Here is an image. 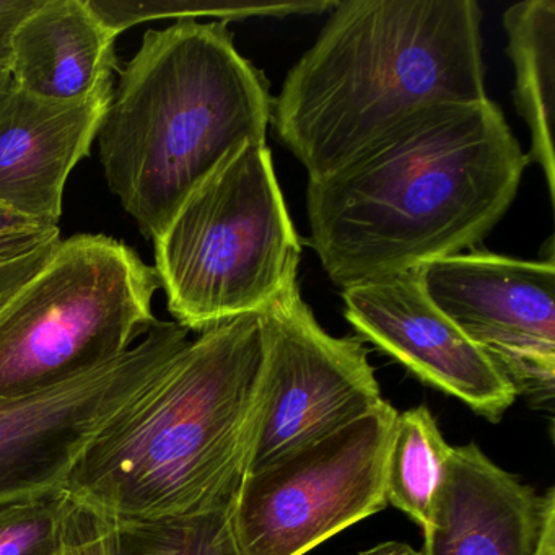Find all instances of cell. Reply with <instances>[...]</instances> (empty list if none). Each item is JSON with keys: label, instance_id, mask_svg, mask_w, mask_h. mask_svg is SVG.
Segmentation results:
<instances>
[{"label": "cell", "instance_id": "1", "mask_svg": "<svg viewBox=\"0 0 555 555\" xmlns=\"http://www.w3.org/2000/svg\"><path fill=\"white\" fill-rule=\"evenodd\" d=\"M528 164L492 100L425 106L308 180L311 246L343 291L460 255L502 220Z\"/></svg>", "mask_w": 555, "mask_h": 555}, {"label": "cell", "instance_id": "2", "mask_svg": "<svg viewBox=\"0 0 555 555\" xmlns=\"http://www.w3.org/2000/svg\"><path fill=\"white\" fill-rule=\"evenodd\" d=\"M262 389L259 314L204 331L92 441L67 493L115 522L230 508L248 470Z\"/></svg>", "mask_w": 555, "mask_h": 555}, {"label": "cell", "instance_id": "3", "mask_svg": "<svg viewBox=\"0 0 555 555\" xmlns=\"http://www.w3.org/2000/svg\"><path fill=\"white\" fill-rule=\"evenodd\" d=\"M480 22L474 0L336 2L272 99L275 135L320 180L425 106L489 99Z\"/></svg>", "mask_w": 555, "mask_h": 555}, {"label": "cell", "instance_id": "4", "mask_svg": "<svg viewBox=\"0 0 555 555\" xmlns=\"http://www.w3.org/2000/svg\"><path fill=\"white\" fill-rule=\"evenodd\" d=\"M116 73L96 138L100 162L109 191L154 240L230 154L266 141L272 96L223 21L151 28Z\"/></svg>", "mask_w": 555, "mask_h": 555}, {"label": "cell", "instance_id": "5", "mask_svg": "<svg viewBox=\"0 0 555 555\" xmlns=\"http://www.w3.org/2000/svg\"><path fill=\"white\" fill-rule=\"evenodd\" d=\"M175 323L204 333L297 287L301 245L266 141L230 154L155 236Z\"/></svg>", "mask_w": 555, "mask_h": 555}, {"label": "cell", "instance_id": "6", "mask_svg": "<svg viewBox=\"0 0 555 555\" xmlns=\"http://www.w3.org/2000/svg\"><path fill=\"white\" fill-rule=\"evenodd\" d=\"M154 266L119 240H61L0 308V401L61 385L125 356L157 324Z\"/></svg>", "mask_w": 555, "mask_h": 555}, {"label": "cell", "instance_id": "7", "mask_svg": "<svg viewBox=\"0 0 555 555\" xmlns=\"http://www.w3.org/2000/svg\"><path fill=\"white\" fill-rule=\"evenodd\" d=\"M396 415L383 401L246 474L230 508L240 555H305L385 509L386 450Z\"/></svg>", "mask_w": 555, "mask_h": 555}, {"label": "cell", "instance_id": "8", "mask_svg": "<svg viewBox=\"0 0 555 555\" xmlns=\"http://www.w3.org/2000/svg\"><path fill=\"white\" fill-rule=\"evenodd\" d=\"M157 321L125 356L61 385L0 401V508L67 490L92 441L190 343Z\"/></svg>", "mask_w": 555, "mask_h": 555}, {"label": "cell", "instance_id": "9", "mask_svg": "<svg viewBox=\"0 0 555 555\" xmlns=\"http://www.w3.org/2000/svg\"><path fill=\"white\" fill-rule=\"evenodd\" d=\"M259 320L264 339V389L246 474L385 401L362 339L327 334L305 304L298 285L269 305Z\"/></svg>", "mask_w": 555, "mask_h": 555}, {"label": "cell", "instance_id": "10", "mask_svg": "<svg viewBox=\"0 0 555 555\" xmlns=\"http://www.w3.org/2000/svg\"><path fill=\"white\" fill-rule=\"evenodd\" d=\"M430 300L534 405L555 398V261L460 253L421 268Z\"/></svg>", "mask_w": 555, "mask_h": 555}, {"label": "cell", "instance_id": "11", "mask_svg": "<svg viewBox=\"0 0 555 555\" xmlns=\"http://www.w3.org/2000/svg\"><path fill=\"white\" fill-rule=\"evenodd\" d=\"M343 300L363 339L492 424L518 398L487 353L430 300L421 268L350 285Z\"/></svg>", "mask_w": 555, "mask_h": 555}, {"label": "cell", "instance_id": "12", "mask_svg": "<svg viewBox=\"0 0 555 555\" xmlns=\"http://www.w3.org/2000/svg\"><path fill=\"white\" fill-rule=\"evenodd\" d=\"M115 79L70 102L8 87L0 95V206L40 227H57L64 188L89 157L113 99Z\"/></svg>", "mask_w": 555, "mask_h": 555}, {"label": "cell", "instance_id": "13", "mask_svg": "<svg viewBox=\"0 0 555 555\" xmlns=\"http://www.w3.org/2000/svg\"><path fill=\"white\" fill-rule=\"evenodd\" d=\"M547 493L538 495L476 443L451 447L418 555H534Z\"/></svg>", "mask_w": 555, "mask_h": 555}, {"label": "cell", "instance_id": "14", "mask_svg": "<svg viewBox=\"0 0 555 555\" xmlns=\"http://www.w3.org/2000/svg\"><path fill=\"white\" fill-rule=\"evenodd\" d=\"M116 38L89 0H40L9 40L12 86L53 102L83 99L119 69Z\"/></svg>", "mask_w": 555, "mask_h": 555}, {"label": "cell", "instance_id": "15", "mask_svg": "<svg viewBox=\"0 0 555 555\" xmlns=\"http://www.w3.org/2000/svg\"><path fill=\"white\" fill-rule=\"evenodd\" d=\"M506 54L515 67V102L531 132L529 162L542 168L555 197V0H525L503 15Z\"/></svg>", "mask_w": 555, "mask_h": 555}, {"label": "cell", "instance_id": "16", "mask_svg": "<svg viewBox=\"0 0 555 555\" xmlns=\"http://www.w3.org/2000/svg\"><path fill=\"white\" fill-rule=\"evenodd\" d=\"M450 453L451 447L427 405L398 412L386 450V502L422 529L430 521Z\"/></svg>", "mask_w": 555, "mask_h": 555}, {"label": "cell", "instance_id": "17", "mask_svg": "<svg viewBox=\"0 0 555 555\" xmlns=\"http://www.w3.org/2000/svg\"><path fill=\"white\" fill-rule=\"evenodd\" d=\"M230 508L170 521L116 522V555H240Z\"/></svg>", "mask_w": 555, "mask_h": 555}, {"label": "cell", "instance_id": "18", "mask_svg": "<svg viewBox=\"0 0 555 555\" xmlns=\"http://www.w3.org/2000/svg\"><path fill=\"white\" fill-rule=\"evenodd\" d=\"M90 9L113 35L119 37L128 28L160 18H194L214 15L223 22L246 15H284L301 5H249L210 2V0H89Z\"/></svg>", "mask_w": 555, "mask_h": 555}, {"label": "cell", "instance_id": "19", "mask_svg": "<svg viewBox=\"0 0 555 555\" xmlns=\"http://www.w3.org/2000/svg\"><path fill=\"white\" fill-rule=\"evenodd\" d=\"M70 496H35L0 508V555H57Z\"/></svg>", "mask_w": 555, "mask_h": 555}, {"label": "cell", "instance_id": "20", "mask_svg": "<svg viewBox=\"0 0 555 555\" xmlns=\"http://www.w3.org/2000/svg\"><path fill=\"white\" fill-rule=\"evenodd\" d=\"M54 240L56 232L50 229L0 233V308L43 268Z\"/></svg>", "mask_w": 555, "mask_h": 555}, {"label": "cell", "instance_id": "21", "mask_svg": "<svg viewBox=\"0 0 555 555\" xmlns=\"http://www.w3.org/2000/svg\"><path fill=\"white\" fill-rule=\"evenodd\" d=\"M57 555H116V522L70 499Z\"/></svg>", "mask_w": 555, "mask_h": 555}, {"label": "cell", "instance_id": "22", "mask_svg": "<svg viewBox=\"0 0 555 555\" xmlns=\"http://www.w3.org/2000/svg\"><path fill=\"white\" fill-rule=\"evenodd\" d=\"M40 0H0V67L8 69L9 40L18 22L38 8Z\"/></svg>", "mask_w": 555, "mask_h": 555}, {"label": "cell", "instance_id": "23", "mask_svg": "<svg viewBox=\"0 0 555 555\" xmlns=\"http://www.w3.org/2000/svg\"><path fill=\"white\" fill-rule=\"evenodd\" d=\"M534 555H555V489L547 490V506Z\"/></svg>", "mask_w": 555, "mask_h": 555}, {"label": "cell", "instance_id": "24", "mask_svg": "<svg viewBox=\"0 0 555 555\" xmlns=\"http://www.w3.org/2000/svg\"><path fill=\"white\" fill-rule=\"evenodd\" d=\"M47 229L12 212L8 207L0 206V233L25 232V230ZM53 229V227H51Z\"/></svg>", "mask_w": 555, "mask_h": 555}, {"label": "cell", "instance_id": "25", "mask_svg": "<svg viewBox=\"0 0 555 555\" xmlns=\"http://www.w3.org/2000/svg\"><path fill=\"white\" fill-rule=\"evenodd\" d=\"M411 551L408 544L401 542H383V544L375 545L369 551L360 552L357 555H405Z\"/></svg>", "mask_w": 555, "mask_h": 555}, {"label": "cell", "instance_id": "26", "mask_svg": "<svg viewBox=\"0 0 555 555\" xmlns=\"http://www.w3.org/2000/svg\"><path fill=\"white\" fill-rule=\"evenodd\" d=\"M9 86H11V76H9V70L0 67V95L8 90Z\"/></svg>", "mask_w": 555, "mask_h": 555}, {"label": "cell", "instance_id": "27", "mask_svg": "<svg viewBox=\"0 0 555 555\" xmlns=\"http://www.w3.org/2000/svg\"><path fill=\"white\" fill-rule=\"evenodd\" d=\"M405 555H418V554H417V552L412 551V548H411V551H409L408 554H405Z\"/></svg>", "mask_w": 555, "mask_h": 555}]
</instances>
